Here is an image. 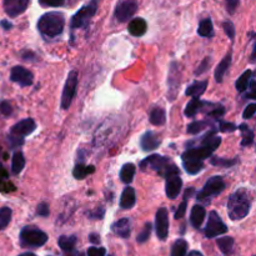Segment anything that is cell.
Returning <instances> with one entry per match:
<instances>
[{
    "instance_id": "6da1fadb",
    "label": "cell",
    "mask_w": 256,
    "mask_h": 256,
    "mask_svg": "<svg viewBox=\"0 0 256 256\" xmlns=\"http://www.w3.org/2000/svg\"><path fill=\"white\" fill-rule=\"evenodd\" d=\"M252 208V196L246 189H239L230 195L228 200V214L234 222L246 218Z\"/></svg>"
},
{
    "instance_id": "7a4b0ae2",
    "label": "cell",
    "mask_w": 256,
    "mask_h": 256,
    "mask_svg": "<svg viewBox=\"0 0 256 256\" xmlns=\"http://www.w3.org/2000/svg\"><path fill=\"white\" fill-rule=\"evenodd\" d=\"M65 26V18L62 12H45L38 20L36 28L42 35L46 38H56L62 32Z\"/></svg>"
},
{
    "instance_id": "3957f363",
    "label": "cell",
    "mask_w": 256,
    "mask_h": 256,
    "mask_svg": "<svg viewBox=\"0 0 256 256\" xmlns=\"http://www.w3.org/2000/svg\"><path fill=\"white\" fill-rule=\"evenodd\" d=\"M140 169L142 172L145 170H154L160 176L169 178L172 175H179V169L176 165L172 162L168 156H162L159 154H154L148 156L146 159L140 162Z\"/></svg>"
},
{
    "instance_id": "277c9868",
    "label": "cell",
    "mask_w": 256,
    "mask_h": 256,
    "mask_svg": "<svg viewBox=\"0 0 256 256\" xmlns=\"http://www.w3.org/2000/svg\"><path fill=\"white\" fill-rule=\"evenodd\" d=\"M20 245L22 248H28V249H38V248H42L46 244V242L49 240L46 232H44L42 230H40L36 226H25L22 228V230L20 232Z\"/></svg>"
},
{
    "instance_id": "5b68a950",
    "label": "cell",
    "mask_w": 256,
    "mask_h": 256,
    "mask_svg": "<svg viewBox=\"0 0 256 256\" xmlns=\"http://www.w3.org/2000/svg\"><path fill=\"white\" fill-rule=\"evenodd\" d=\"M225 188H226V184H225L224 179L222 176H212L208 180L206 184L204 185L202 192L196 194L198 202H204L206 205L210 204L212 198L222 194L225 190Z\"/></svg>"
},
{
    "instance_id": "8992f818",
    "label": "cell",
    "mask_w": 256,
    "mask_h": 256,
    "mask_svg": "<svg viewBox=\"0 0 256 256\" xmlns=\"http://www.w3.org/2000/svg\"><path fill=\"white\" fill-rule=\"evenodd\" d=\"M98 6H99V0H90L76 14H74V16L72 18V22H70V28L72 30L86 28L96 12Z\"/></svg>"
},
{
    "instance_id": "52a82bcc",
    "label": "cell",
    "mask_w": 256,
    "mask_h": 256,
    "mask_svg": "<svg viewBox=\"0 0 256 256\" xmlns=\"http://www.w3.org/2000/svg\"><path fill=\"white\" fill-rule=\"evenodd\" d=\"M168 98H169L170 102H174L175 98L178 96V92H179L180 84H182V72H180L179 62H172L170 64L169 72H168Z\"/></svg>"
},
{
    "instance_id": "ba28073f",
    "label": "cell",
    "mask_w": 256,
    "mask_h": 256,
    "mask_svg": "<svg viewBox=\"0 0 256 256\" xmlns=\"http://www.w3.org/2000/svg\"><path fill=\"white\" fill-rule=\"evenodd\" d=\"M228 226L224 224L220 215L216 212H210L209 218H208L206 226L204 229V235L208 239H214V238L219 236V235L226 234Z\"/></svg>"
},
{
    "instance_id": "9c48e42d",
    "label": "cell",
    "mask_w": 256,
    "mask_h": 256,
    "mask_svg": "<svg viewBox=\"0 0 256 256\" xmlns=\"http://www.w3.org/2000/svg\"><path fill=\"white\" fill-rule=\"evenodd\" d=\"M76 86H78V72L75 70L68 74L66 82H65L64 89H62V109L68 110L72 105V99L75 96V92H76Z\"/></svg>"
},
{
    "instance_id": "30bf717a",
    "label": "cell",
    "mask_w": 256,
    "mask_h": 256,
    "mask_svg": "<svg viewBox=\"0 0 256 256\" xmlns=\"http://www.w3.org/2000/svg\"><path fill=\"white\" fill-rule=\"evenodd\" d=\"M155 232L162 242L166 240L169 236V212L166 208H160L155 214Z\"/></svg>"
},
{
    "instance_id": "8fae6325",
    "label": "cell",
    "mask_w": 256,
    "mask_h": 256,
    "mask_svg": "<svg viewBox=\"0 0 256 256\" xmlns=\"http://www.w3.org/2000/svg\"><path fill=\"white\" fill-rule=\"evenodd\" d=\"M138 10V4L130 0H122L116 4L114 10L115 19L119 22H126L128 20L132 19Z\"/></svg>"
},
{
    "instance_id": "7c38bea8",
    "label": "cell",
    "mask_w": 256,
    "mask_h": 256,
    "mask_svg": "<svg viewBox=\"0 0 256 256\" xmlns=\"http://www.w3.org/2000/svg\"><path fill=\"white\" fill-rule=\"evenodd\" d=\"M215 150L216 149H214V148L200 144L199 146L189 148L186 152H182V160H200V162H204L205 159H208V158L214 154Z\"/></svg>"
},
{
    "instance_id": "4fadbf2b",
    "label": "cell",
    "mask_w": 256,
    "mask_h": 256,
    "mask_svg": "<svg viewBox=\"0 0 256 256\" xmlns=\"http://www.w3.org/2000/svg\"><path fill=\"white\" fill-rule=\"evenodd\" d=\"M10 80L12 82H16L20 86H30L34 82V75L30 70H28L24 66H18L12 68V72H10Z\"/></svg>"
},
{
    "instance_id": "5bb4252c",
    "label": "cell",
    "mask_w": 256,
    "mask_h": 256,
    "mask_svg": "<svg viewBox=\"0 0 256 256\" xmlns=\"http://www.w3.org/2000/svg\"><path fill=\"white\" fill-rule=\"evenodd\" d=\"M30 0H2V8L8 16L15 18L28 9Z\"/></svg>"
},
{
    "instance_id": "9a60e30c",
    "label": "cell",
    "mask_w": 256,
    "mask_h": 256,
    "mask_svg": "<svg viewBox=\"0 0 256 256\" xmlns=\"http://www.w3.org/2000/svg\"><path fill=\"white\" fill-rule=\"evenodd\" d=\"M35 129H36V124H35L34 119L28 118V119H24L22 122H16L15 125H12V129H10V134L22 138L34 132Z\"/></svg>"
},
{
    "instance_id": "2e32d148",
    "label": "cell",
    "mask_w": 256,
    "mask_h": 256,
    "mask_svg": "<svg viewBox=\"0 0 256 256\" xmlns=\"http://www.w3.org/2000/svg\"><path fill=\"white\" fill-rule=\"evenodd\" d=\"M182 188V180L179 175H172L166 178V184H165V194L169 199H176L179 196Z\"/></svg>"
},
{
    "instance_id": "e0dca14e",
    "label": "cell",
    "mask_w": 256,
    "mask_h": 256,
    "mask_svg": "<svg viewBox=\"0 0 256 256\" xmlns=\"http://www.w3.org/2000/svg\"><path fill=\"white\" fill-rule=\"evenodd\" d=\"M160 144H162L160 135L154 132H146L145 134H142V139H140V146L144 152H152L159 148Z\"/></svg>"
},
{
    "instance_id": "ac0fdd59",
    "label": "cell",
    "mask_w": 256,
    "mask_h": 256,
    "mask_svg": "<svg viewBox=\"0 0 256 256\" xmlns=\"http://www.w3.org/2000/svg\"><path fill=\"white\" fill-rule=\"evenodd\" d=\"M112 232L115 235H118L119 238H122V239H128L130 238V234H132V225H130V220L124 218V219L118 220L116 222H114L112 226Z\"/></svg>"
},
{
    "instance_id": "d6986e66",
    "label": "cell",
    "mask_w": 256,
    "mask_h": 256,
    "mask_svg": "<svg viewBox=\"0 0 256 256\" xmlns=\"http://www.w3.org/2000/svg\"><path fill=\"white\" fill-rule=\"evenodd\" d=\"M135 204H136V194H135L134 188L126 186L120 198V208L124 210H129L134 208Z\"/></svg>"
},
{
    "instance_id": "ffe728a7",
    "label": "cell",
    "mask_w": 256,
    "mask_h": 256,
    "mask_svg": "<svg viewBox=\"0 0 256 256\" xmlns=\"http://www.w3.org/2000/svg\"><path fill=\"white\" fill-rule=\"evenodd\" d=\"M205 215H206V212H205V208L202 205H194L192 214H190V222H192V228L200 229V226H202L205 220Z\"/></svg>"
},
{
    "instance_id": "44dd1931",
    "label": "cell",
    "mask_w": 256,
    "mask_h": 256,
    "mask_svg": "<svg viewBox=\"0 0 256 256\" xmlns=\"http://www.w3.org/2000/svg\"><path fill=\"white\" fill-rule=\"evenodd\" d=\"M146 29L148 24L142 18H135L129 22V26H128L129 32L134 36H142L146 32Z\"/></svg>"
},
{
    "instance_id": "7402d4cb",
    "label": "cell",
    "mask_w": 256,
    "mask_h": 256,
    "mask_svg": "<svg viewBox=\"0 0 256 256\" xmlns=\"http://www.w3.org/2000/svg\"><path fill=\"white\" fill-rule=\"evenodd\" d=\"M230 65H232V52H228V54L224 56V59H222V62H220V64L218 65L216 69H215L214 76H215V80H216V82H222L225 74H226L228 70H229Z\"/></svg>"
},
{
    "instance_id": "603a6c76",
    "label": "cell",
    "mask_w": 256,
    "mask_h": 256,
    "mask_svg": "<svg viewBox=\"0 0 256 256\" xmlns=\"http://www.w3.org/2000/svg\"><path fill=\"white\" fill-rule=\"evenodd\" d=\"M76 242V235H62L59 238V240H58V244H59V248L62 249V252L64 254H68V252H74Z\"/></svg>"
},
{
    "instance_id": "cb8c5ba5",
    "label": "cell",
    "mask_w": 256,
    "mask_h": 256,
    "mask_svg": "<svg viewBox=\"0 0 256 256\" xmlns=\"http://www.w3.org/2000/svg\"><path fill=\"white\" fill-rule=\"evenodd\" d=\"M95 172V166L94 165H84L82 162L76 164L72 170V176L78 180H82L88 176V175H92Z\"/></svg>"
},
{
    "instance_id": "d4e9b609",
    "label": "cell",
    "mask_w": 256,
    "mask_h": 256,
    "mask_svg": "<svg viewBox=\"0 0 256 256\" xmlns=\"http://www.w3.org/2000/svg\"><path fill=\"white\" fill-rule=\"evenodd\" d=\"M150 122L155 126H162L166 122V112L162 108L155 106L150 112Z\"/></svg>"
},
{
    "instance_id": "484cf974",
    "label": "cell",
    "mask_w": 256,
    "mask_h": 256,
    "mask_svg": "<svg viewBox=\"0 0 256 256\" xmlns=\"http://www.w3.org/2000/svg\"><path fill=\"white\" fill-rule=\"evenodd\" d=\"M208 88V80H202V82H195L190 85L189 88L186 89L185 94L188 96H192V98H199L200 95L204 94V92Z\"/></svg>"
},
{
    "instance_id": "4316f807",
    "label": "cell",
    "mask_w": 256,
    "mask_h": 256,
    "mask_svg": "<svg viewBox=\"0 0 256 256\" xmlns=\"http://www.w3.org/2000/svg\"><path fill=\"white\" fill-rule=\"evenodd\" d=\"M202 100L199 99V98H192V100H190L189 102L186 104V106H185V116L186 118H194L195 115L198 114L199 112H202Z\"/></svg>"
},
{
    "instance_id": "83f0119b",
    "label": "cell",
    "mask_w": 256,
    "mask_h": 256,
    "mask_svg": "<svg viewBox=\"0 0 256 256\" xmlns=\"http://www.w3.org/2000/svg\"><path fill=\"white\" fill-rule=\"evenodd\" d=\"M135 172H136V168L132 162H128V164L122 165V170H120V180L124 184H130L134 180Z\"/></svg>"
},
{
    "instance_id": "f1b7e54d",
    "label": "cell",
    "mask_w": 256,
    "mask_h": 256,
    "mask_svg": "<svg viewBox=\"0 0 256 256\" xmlns=\"http://www.w3.org/2000/svg\"><path fill=\"white\" fill-rule=\"evenodd\" d=\"M239 130L242 132V146L248 148L250 146V145L254 144V130H252L249 125L242 124L239 126Z\"/></svg>"
},
{
    "instance_id": "f546056e",
    "label": "cell",
    "mask_w": 256,
    "mask_h": 256,
    "mask_svg": "<svg viewBox=\"0 0 256 256\" xmlns=\"http://www.w3.org/2000/svg\"><path fill=\"white\" fill-rule=\"evenodd\" d=\"M182 166L188 174L196 175L204 169V162L200 160H182Z\"/></svg>"
},
{
    "instance_id": "4dcf8cb0",
    "label": "cell",
    "mask_w": 256,
    "mask_h": 256,
    "mask_svg": "<svg viewBox=\"0 0 256 256\" xmlns=\"http://www.w3.org/2000/svg\"><path fill=\"white\" fill-rule=\"evenodd\" d=\"M25 166V158L22 152H14L12 159V172L14 175H19Z\"/></svg>"
},
{
    "instance_id": "1f68e13d",
    "label": "cell",
    "mask_w": 256,
    "mask_h": 256,
    "mask_svg": "<svg viewBox=\"0 0 256 256\" xmlns=\"http://www.w3.org/2000/svg\"><path fill=\"white\" fill-rule=\"evenodd\" d=\"M216 244L222 254L229 255L230 252H232V249H234L235 242L232 236H224V238H219V239L216 240Z\"/></svg>"
},
{
    "instance_id": "d6a6232c",
    "label": "cell",
    "mask_w": 256,
    "mask_h": 256,
    "mask_svg": "<svg viewBox=\"0 0 256 256\" xmlns=\"http://www.w3.org/2000/svg\"><path fill=\"white\" fill-rule=\"evenodd\" d=\"M198 34L200 36L204 38H210L214 35V26H212V22L210 18L202 20L199 24V29H198Z\"/></svg>"
},
{
    "instance_id": "836d02e7",
    "label": "cell",
    "mask_w": 256,
    "mask_h": 256,
    "mask_svg": "<svg viewBox=\"0 0 256 256\" xmlns=\"http://www.w3.org/2000/svg\"><path fill=\"white\" fill-rule=\"evenodd\" d=\"M252 76V70H246L245 72H242V76L238 79V82H235V88L239 92H248V88H249L250 84V79Z\"/></svg>"
},
{
    "instance_id": "e575fe53",
    "label": "cell",
    "mask_w": 256,
    "mask_h": 256,
    "mask_svg": "<svg viewBox=\"0 0 256 256\" xmlns=\"http://www.w3.org/2000/svg\"><path fill=\"white\" fill-rule=\"evenodd\" d=\"M188 249H189V244H188L186 240L178 239L172 244V256H186Z\"/></svg>"
},
{
    "instance_id": "d590c367",
    "label": "cell",
    "mask_w": 256,
    "mask_h": 256,
    "mask_svg": "<svg viewBox=\"0 0 256 256\" xmlns=\"http://www.w3.org/2000/svg\"><path fill=\"white\" fill-rule=\"evenodd\" d=\"M194 194V189L192 188H190V189H188L186 192H185V195H184V200H182V204L179 205V208L176 209V212H175V219L176 220H180L184 218L185 212H186V208H188V202H189V198L190 195Z\"/></svg>"
},
{
    "instance_id": "8d00e7d4",
    "label": "cell",
    "mask_w": 256,
    "mask_h": 256,
    "mask_svg": "<svg viewBox=\"0 0 256 256\" xmlns=\"http://www.w3.org/2000/svg\"><path fill=\"white\" fill-rule=\"evenodd\" d=\"M14 190V186L10 184L9 176H8L6 170L2 168V165L0 164V192H9Z\"/></svg>"
},
{
    "instance_id": "74e56055",
    "label": "cell",
    "mask_w": 256,
    "mask_h": 256,
    "mask_svg": "<svg viewBox=\"0 0 256 256\" xmlns=\"http://www.w3.org/2000/svg\"><path fill=\"white\" fill-rule=\"evenodd\" d=\"M12 212L10 208L8 206L0 208V232L6 229L8 225L10 224V222H12Z\"/></svg>"
},
{
    "instance_id": "f35d334b",
    "label": "cell",
    "mask_w": 256,
    "mask_h": 256,
    "mask_svg": "<svg viewBox=\"0 0 256 256\" xmlns=\"http://www.w3.org/2000/svg\"><path fill=\"white\" fill-rule=\"evenodd\" d=\"M238 162V159H226V158L210 156V164L219 168H232Z\"/></svg>"
},
{
    "instance_id": "ab89813d",
    "label": "cell",
    "mask_w": 256,
    "mask_h": 256,
    "mask_svg": "<svg viewBox=\"0 0 256 256\" xmlns=\"http://www.w3.org/2000/svg\"><path fill=\"white\" fill-rule=\"evenodd\" d=\"M208 126V122L206 120H199V122H194L192 124L188 125V134L190 135H196L199 134L202 130H204L205 128Z\"/></svg>"
},
{
    "instance_id": "60d3db41",
    "label": "cell",
    "mask_w": 256,
    "mask_h": 256,
    "mask_svg": "<svg viewBox=\"0 0 256 256\" xmlns=\"http://www.w3.org/2000/svg\"><path fill=\"white\" fill-rule=\"evenodd\" d=\"M150 234H152V224H150V222H146V224L144 225V228H142V232L138 234L136 242H139V244H144V242H146L148 240H149Z\"/></svg>"
},
{
    "instance_id": "b9f144b4",
    "label": "cell",
    "mask_w": 256,
    "mask_h": 256,
    "mask_svg": "<svg viewBox=\"0 0 256 256\" xmlns=\"http://www.w3.org/2000/svg\"><path fill=\"white\" fill-rule=\"evenodd\" d=\"M212 110L205 112L209 118H212V119H220V118L225 114V109L222 105H212Z\"/></svg>"
},
{
    "instance_id": "7bdbcfd3",
    "label": "cell",
    "mask_w": 256,
    "mask_h": 256,
    "mask_svg": "<svg viewBox=\"0 0 256 256\" xmlns=\"http://www.w3.org/2000/svg\"><path fill=\"white\" fill-rule=\"evenodd\" d=\"M6 140H8V144H9L10 149H15V148H19L24 144V138L15 136V135H12V134L8 135Z\"/></svg>"
},
{
    "instance_id": "ee69618b",
    "label": "cell",
    "mask_w": 256,
    "mask_h": 256,
    "mask_svg": "<svg viewBox=\"0 0 256 256\" xmlns=\"http://www.w3.org/2000/svg\"><path fill=\"white\" fill-rule=\"evenodd\" d=\"M210 65H212V59H210V58H205V59L202 62V64H200L199 66L196 68V70H195V75H196V76L202 75L205 72L209 70Z\"/></svg>"
},
{
    "instance_id": "f6af8a7d",
    "label": "cell",
    "mask_w": 256,
    "mask_h": 256,
    "mask_svg": "<svg viewBox=\"0 0 256 256\" xmlns=\"http://www.w3.org/2000/svg\"><path fill=\"white\" fill-rule=\"evenodd\" d=\"M104 214H105V210H104V208H102V206H99V208H96V209L92 210V212H86L88 218L92 220H102V218H104Z\"/></svg>"
},
{
    "instance_id": "bcb514c9",
    "label": "cell",
    "mask_w": 256,
    "mask_h": 256,
    "mask_svg": "<svg viewBox=\"0 0 256 256\" xmlns=\"http://www.w3.org/2000/svg\"><path fill=\"white\" fill-rule=\"evenodd\" d=\"M222 28H224V32L225 34L228 35V36L230 38V40H234L235 38V26L234 24H232L230 20H226V22H224V24H222Z\"/></svg>"
},
{
    "instance_id": "7dc6e473",
    "label": "cell",
    "mask_w": 256,
    "mask_h": 256,
    "mask_svg": "<svg viewBox=\"0 0 256 256\" xmlns=\"http://www.w3.org/2000/svg\"><path fill=\"white\" fill-rule=\"evenodd\" d=\"M236 129H238L236 125L232 124V122H222V120H220L219 122V130L222 132H235Z\"/></svg>"
},
{
    "instance_id": "c3c4849f",
    "label": "cell",
    "mask_w": 256,
    "mask_h": 256,
    "mask_svg": "<svg viewBox=\"0 0 256 256\" xmlns=\"http://www.w3.org/2000/svg\"><path fill=\"white\" fill-rule=\"evenodd\" d=\"M36 215L42 218H48L50 215V210H49V205L46 202H40L39 205L36 206Z\"/></svg>"
},
{
    "instance_id": "681fc988",
    "label": "cell",
    "mask_w": 256,
    "mask_h": 256,
    "mask_svg": "<svg viewBox=\"0 0 256 256\" xmlns=\"http://www.w3.org/2000/svg\"><path fill=\"white\" fill-rule=\"evenodd\" d=\"M39 4L42 5V6L59 8L65 4V0H39Z\"/></svg>"
},
{
    "instance_id": "f907efd6",
    "label": "cell",
    "mask_w": 256,
    "mask_h": 256,
    "mask_svg": "<svg viewBox=\"0 0 256 256\" xmlns=\"http://www.w3.org/2000/svg\"><path fill=\"white\" fill-rule=\"evenodd\" d=\"M0 112H2L4 116L9 118L12 115V106L9 102H2L0 104Z\"/></svg>"
},
{
    "instance_id": "816d5d0a",
    "label": "cell",
    "mask_w": 256,
    "mask_h": 256,
    "mask_svg": "<svg viewBox=\"0 0 256 256\" xmlns=\"http://www.w3.org/2000/svg\"><path fill=\"white\" fill-rule=\"evenodd\" d=\"M86 255L88 256H105L106 255V249H104V248L92 246L88 249Z\"/></svg>"
},
{
    "instance_id": "f5cc1de1",
    "label": "cell",
    "mask_w": 256,
    "mask_h": 256,
    "mask_svg": "<svg viewBox=\"0 0 256 256\" xmlns=\"http://www.w3.org/2000/svg\"><path fill=\"white\" fill-rule=\"evenodd\" d=\"M239 5H240V0H226V2H225V6H226L228 12L232 15L236 12Z\"/></svg>"
},
{
    "instance_id": "db71d44e",
    "label": "cell",
    "mask_w": 256,
    "mask_h": 256,
    "mask_svg": "<svg viewBox=\"0 0 256 256\" xmlns=\"http://www.w3.org/2000/svg\"><path fill=\"white\" fill-rule=\"evenodd\" d=\"M255 112H256V105L254 102H252V104L248 105L246 109L244 110V112H242V118H244V119H252V118L255 115Z\"/></svg>"
},
{
    "instance_id": "11a10c76",
    "label": "cell",
    "mask_w": 256,
    "mask_h": 256,
    "mask_svg": "<svg viewBox=\"0 0 256 256\" xmlns=\"http://www.w3.org/2000/svg\"><path fill=\"white\" fill-rule=\"evenodd\" d=\"M36 55L32 54V52H22V59L24 60H28V62H35L36 60Z\"/></svg>"
},
{
    "instance_id": "9f6ffc18",
    "label": "cell",
    "mask_w": 256,
    "mask_h": 256,
    "mask_svg": "<svg viewBox=\"0 0 256 256\" xmlns=\"http://www.w3.org/2000/svg\"><path fill=\"white\" fill-rule=\"evenodd\" d=\"M89 240L90 242H92V244H100V236L98 234H95V232H92V234L89 235Z\"/></svg>"
},
{
    "instance_id": "6f0895ef",
    "label": "cell",
    "mask_w": 256,
    "mask_h": 256,
    "mask_svg": "<svg viewBox=\"0 0 256 256\" xmlns=\"http://www.w3.org/2000/svg\"><path fill=\"white\" fill-rule=\"evenodd\" d=\"M0 25H2L4 30H10L12 28V24L10 22H8V20H2V22H0Z\"/></svg>"
},
{
    "instance_id": "680465c9",
    "label": "cell",
    "mask_w": 256,
    "mask_h": 256,
    "mask_svg": "<svg viewBox=\"0 0 256 256\" xmlns=\"http://www.w3.org/2000/svg\"><path fill=\"white\" fill-rule=\"evenodd\" d=\"M64 256H84V254H82L80 252H78L76 249L72 252H68V254H64Z\"/></svg>"
},
{
    "instance_id": "91938a15",
    "label": "cell",
    "mask_w": 256,
    "mask_h": 256,
    "mask_svg": "<svg viewBox=\"0 0 256 256\" xmlns=\"http://www.w3.org/2000/svg\"><path fill=\"white\" fill-rule=\"evenodd\" d=\"M188 256H204V255H202L200 252H198V250H192V252H190L189 254H188Z\"/></svg>"
},
{
    "instance_id": "94428289",
    "label": "cell",
    "mask_w": 256,
    "mask_h": 256,
    "mask_svg": "<svg viewBox=\"0 0 256 256\" xmlns=\"http://www.w3.org/2000/svg\"><path fill=\"white\" fill-rule=\"evenodd\" d=\"M255 50H256V45L252 46V62H255Z\"/></svg>"
},
{
    "instance_id": "6125c7cd",
    "label": "cell",
    "mask_w": 256,
    "mask_h": 256,
    "mask_svg": "<svg viewBox=\"0 0 256 256\" xmlns=\"http://www.w3.org/2000/svg\"><path fill=\"white\" fill-rule=\"evenodd\" d=\"M18 256H36L35 254H32V252H24V254H20Z\"/></svg>"
},
{
    "instance_id": "be15d7a7",
    "label": "cell",
    "mask_w": 256,
    "mask_h": 256,
    "mask_svg": "<svg viewBox=\"0 0 256 256\" xmlns=\"http://www.w3.org/2000/svg\"><path fill=\"white\" fill-rule=\"evenodd\" d=\"M70 2H75V0H70Z\"/></svg>"
},
{
    "instance_id": "e7e4bbea",
    "label": "cell",
    "mask_w": 256,
    "mask_h": 256,
    "mask_svg": "<svg viewBox=\"0 0 256 256\" xmlns=\"http://www.w3.org/2000/svg\"><path fill=\"white\" fill-rule=\"evenodd\" d=\"M108 256H112V255H108Z\"/></svg>"
},
{
    "instance_id": "03108f58",
    "label": "cell",
    "mask_w": 256,
    "mask_h": 256,
    "mask_svg": "<svg viewBox=\"0 0 256 256\" xmlns=\"http://www.w3.org/2000/svg\"><path fill=\"white\" fill-rule=\"evenodd\" d=\"M48 256H52V255H48Z\"/></svg>"
}]
</instances>
